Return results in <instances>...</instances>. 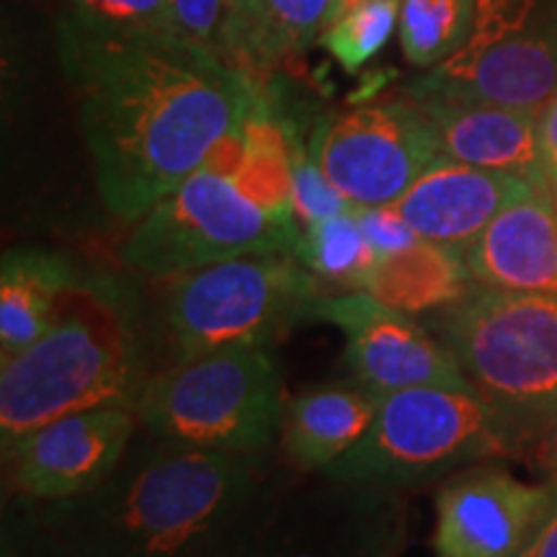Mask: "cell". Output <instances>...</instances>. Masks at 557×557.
I'll return each mask as SVG.
<instances>
[{"label": "cell", "mask_w": 557, "mask_h": 557, "mask_svg": "<svg viewBox=\"0 0 557 557\" xmlns=\"http://www.w3.org/2000/svg\"><path fill=\"white\" fill-rule=\"evenodd\" d=\"M475 284L462 250L418 238L413 246L380 256L361 292L406 315H423L455 308Z\"/></svg>", "instance_id": "44dd1931"}, {"label": "cell", "mask_w": 557, "mask_h": 557, "mask_svg": "<svg viewBox=\"0 0 557 557\" xmlns=\"http://www.w3.org/2000/svg\"><path fill=\"white\" fill-rule=\"evenodd\" d=\"M382 400L385 395L354 377L305 389L284 408L282 455L297 472L320 475L367 436Z\"/></svg>", "instance_id": "ac0fdd59"}, {"label": "cell", "mask_w": 557, "mask_h": 557, "mask_svg": "<svg viewBox=\"0 0 557 557\" xmlns=\"http://www.w3.org/2000/svg\"><path fill=\"white\" fill-rule=\"evenodd\" d=\"M54 3H58L54 24H67L90 34H109V37L181 34L169 0H54Z\"/></svg>", "instance_id": "cb8c5ba5"}, {"label": "cell", "mask_w": 557, "mask_h": 557, "mask_svg": "<svg viewBox=\"0 0 557 557\" xmlns=\"http://www.w3.org/2000/svg\"><path fill=\"white\" fill-rule=\"evenodd\" d=\"M320 295L318 276L289 250L238 256L163 278L160 331L169 364L227 346H269L310 320Z\"/></svg>", "instance_id": "52a82bcc"}, {"label": "cell", "mask_w": 557, "mask_h": 557, "mask_svg": "<svg viewBox=\"0 0 557 557\" xmlns=\"http://www.w3.org/2000/svg\"><path fill=\"white\" fill-rule=\"evenodd\" d=\"M534 186L537 181L517 173L478 169L442 156L393 207L418 238L465 253L508 205Z\"/></svg>", "instance_id": "9a60e30c"}, {"label": "cell", "mask_w": 557, "mask_h": 557, "mask_svg": "<svg viewBox=\"0 0 557 557\" xmlns=\"http://www.w3.org/2000/svg\"><path fill=\"white\" fill-rule=\"evenodd\" d=\"M54 47L99 197L129 225L261 111L259 83L181 34L109 37L54 24Z\"/></svg>", "instance_id": "6da1fadb"}, {"label": "cell", "mask_w": 557, "mask_h": 557, "mask_svg": "<svg viewBox=\"0 0 557 557\" xmlns=\"http://www.w3.org/2000/svg\"><path fill=\"white\" fill-rule=\"evenodd\" d=\"M152 372L145 336L122 295L109 284L81 282L45 336L0 359V447L54 418L135 408Z\"/></svg>", "instance_id": "3957f363"}, {"label": "cell", "mask_w": 557, "mask_h": 557, "mask_svg": "<svg viewBox=\"0 0 557 557\" xmlns=\"http://www.w3.org/2000/svg\"><path fill=\"white\" fill-rule=\"evenodd\" d=\"M513 557H557V500L532 540Z\"/></svg>", "instance_id": "1f68e13d"}, {"label": "cell", "mask_w": 557, "mask_h": 557, "mask_svg": "<svg viewBox=\"0 0 557 557\" xmlns=\"http://www.w3.org/2000/svg\"><path fill=\"white\" fill-rule=\"evenodd\" d=\"M480 0H400L398 41L403 58L418 70H431L468 45Z\"/></svg>", "instance_id": "7402d4cb"}, {"label": "cell", "mask_w": 557, "mask_h": 557, "mask_svg": "<svg viewBox=\"0 0 557 557\" xmlns=\"http://www.w3.org/2000/svg\"><path fill=\"white\" fill-rule=\"evenodd\" d=\"M517 447L472 387H408L382 400L367 436L323 475L406 493Z\"/></svg>", "instance_id": "8992f818"}, {"label": "cell", "mask_w": 557, "mask_h": 557, "mask_svg": "<svg viewBox=\"0 0 557 557\" xmlns=\"http://www.w3.org/2000/svg\"><path fill=\"white\" fill-rule=\"evenodd\" d=\"M81 282L65 256L41 248L5 250L0 261V359L45 336Z\"/></svg>", "instance_id": "ffe728a7"}, {"label": "cell", "mask_w": 557, "mask_h": 557, "mask_svg": "<svg viewBox=\"0 0 557 557\" xmlns=\"http://www.w3.org/2000/svg\"><path fill=\"white\" fill-rule=\"evenodd\" d=\"M333 0H230L218 52L259 83L284 60L318 41Z\"/></svg>", "instance_id": "d6986e66"}, {"label": "cell", "mask_w": 557, "mask_h": 557, "mask_svg": "<svg viewBox=\"0 0 557 557\" xmlns=\"http://www.w3.org/2000/svg\"><path fill=\"white\" fill-rule=\"evenodd\" d=\"M139 431L135 408L111 406L41 423L3 449L5 498L58 504L99 487Z\"/></svg>", "instance_id": "7c38bea8"}, {"label": "cell", "mask_w": 557, "mask_h": 557, "mask_svg": "<svg viewBox=\"0 0 557 557\" xmlns=\"http://www.w3.org/2000/svg\"><path fill=\"white\" fill-rule=\"evenodd\" d=\"M540 462L545 465L547 472L555 478V483H557V423L547 431L545 436H542V442H540Z\"/></svg>", "instance_id": "d6a6232c"}, {"label": "cell", "mask_w": 557, "mask_h": 557, "mask_svg": "<svg viewBox=\"0 0 557 557\" xmlns=\"http://www.w3.org/2000/svg\"><path fill=\"white\" fill-rule=\"evenodd\" d=\"M0 557H67L47 532L29 500L5 498L0 524Z\"/></svg>", "instance_id": "484cf974"}, {"label": "cell", "mask_w": 557, "mask_h": 557, "mask_svg": "<svg viewBox=\"0 0 557 557\" xmlns=\"http://www.w3.org/2000/svg\"><path fill=\"white\" fill-rule=\"evenodd\" d=\"M408 532L406 493L320 472V480L282 485L256 557H400Z\"/></svg>", "instance_id": "30bf717a"}, {"label": "cell", "mask_w": 557, "mask_h": 557, "mask_svg": "<svg viewBox=\"0 0 557 557\" xmlns=\"http://www.w3.org/2000/svg\"><path fill=\"white\" fill-rule=\"evenodd\" d=\"M295 256L318 278L351 292H361L380 259L354 209L302 227Z\"/></svg>", "instance_id": "603a6c76"}, {"label": "cell", "mask_w": 557, "mask_h": 557, "mask_svg": "<svg viewBox=\"0 0 557 557\" xmlns=\"http://www.w3.org/2000/svg\"><path fill=\"white\" fill-rule=\"evenodd\" d=\"M299 233L295 218L250 197L238 173L205 163L132 222L120 259L163 282L248 253H295Z\"/></svg>", "instance_id": "ba28073f"}, {"label": "cell", "mask_w": 557, "mask_h": 557, "mask_svg": "<svg viewBox=\"0 0 557 557\" xmlns=\"http://www.w3.org/2000/svg\"><path fill=\"white\" fill-rule=\"evenodd\" d=\"M361 3H372V0H333L331 11H329V18H325V24H331V21L338 18L341 13L357 9V5H361Z\"/></svg>", "instance_id": "836d02e7"}, {"label": "cell", "mask_w": 557, "mask_h": 557, "mask_svg": "<svg viewBox=\"0 0 557 557\" xmlns=\"http://www.w3.org/2000/svg\"><path fill=\"white\" fill-rule=\"evenodd\" d=\"M178 32L218 50V34L227 0H169Z\"/></svg>", "instance_id": "f1b7e54d"}, {"label": "cell", "mask_w": 557, "mask_h": 557, "mask_svg": "<svg viewBox=\"0 0 557 557\" xmlns=\"http://www.w3.org/2000/svg\"><path fill=\"white\" fill-rule=\"evenodd\" d=\"M542 0H480L468 45L406 86L413 99L534 111L557 96V21Z\"/></svg>", "instance_id": "9c48e42d"}, {"label": "cell", "mask_w": 557, "mask_h": 557, "mask_svg": "<svg viewBox=\"0 0 557 557\" xmlns=\"http://www.w3.org/2000/svg\"><path fill=\"white\" fill-rule=\"evenodd\" d=\"M354 212H357L361 227H364L367 238L372 243V248L377 250V256L395 253V250L413 246L418 240V235L393 205L354 209Z\"/></svg>", "instance_id": "83f0119b"}, {"label": "cell", "mask_w": 557, "mask_h": 557, "mask_svg": "<svg viewBox=\"0 0 557 557\" xmlns=\"http://www.w3.org/2000/svg\"><path fill=\"white\" fill-rule=\"evenodd\" d=\"M292 199H295V218L299 227H308L312 222L331 218V214L354 209L333 189L312 156H299V152L292 156Z\"/></svg>", "instance_id": "4316f807"}, {"label": "cell", "mask_w": 557, "mask_h": 557, "mask_svg": "<svg viewBox=\"0 0 557 557\" xmlns=\"http://www.w3.org/2000/svg\"><path fill=\"white\" fill-rule=\"evenodd\" d=\"M442 341L517 444L557 423V295L475 284L442 310Z\"/></svg>", "instance_id": "277c9868"}, {"label": "cell", "mask_w": 557, "mask_h": 557, "mask_svg": "<svg viewBox=\"0 0 557 557\" xmlns=\"http://www.w3.org/2000/svg\"><path fill=\"white\" fill-rule=\"evenodd\" d=\"M416 101L434 124L442 156L478 169L517 173L540 184V114L493 103Z\"/></svg>", "instance_id": "e0dca14e"}, {"label": "cell", "mask_w": 557, "mask_h": 557, "mask_svg": "<svg viewBox=\"0 0 557 557\" xmlns=\"http://www.w3.org/2000/svg\"><path fill=\"white\" fill-rule=\"evenodd\" d=\"M278 491H282V487H278ZM276 493H274V498H276ZM274 498H271V500H274ZM271 500L263 508H259L253 517L246 519L243 524L235 527L233 532L214 542V545L209 549H205V553H201L199 557H256V545H259L261 524H263V519H267Z\"/></svg>", "instance_id": "f546056e"}, {"label": "cell", "mask_w": 557, "mask_h": 557, "mask_svg": "<svg viewBox=\"0 0 557 557\" xmlns=\"http://www.w3.org/2000/svg\"><path fill=\"white\" fill-rule=\"evenodd\" d=\"M269 459L184 447L139 429L99 487L32 506L67 557H199L284 485Z\"/></svg>", "instance_id": "7a4b0ae2"}, {"label": "cell", "mask_w": 557, "mask_h": 557, "mask_svg": "<svg viewBox=\"0 0 557 557\" xmlns=\"http://www.w3.org/2000/svg\"><path fill=\"white\" fill-rule=\"evenodd\" d=\"M310 320L344 333V361L351 377L385 398L423 385L470 387L444 341L431 336L413 315L387 308L367 292L320 295Z\"/></svg>", "instance_id": "4fadbf2b"}, {"label": "cell", "mask_w": 557, "mask_h": 557, "mask_svg": "<svg viewBox=\"0 0 557 557\" xmlns=\"http://www.w3.org/2000/svg\"><path fill=\"white\" fill-rule=\"evenodd\" d=\"M400 0H372L323 26L318 45L348 73H359L398 32Z\"/></svg>", "instance_id": "d4e9b609"}, {"label": "cell", "mask_w": 557, "mask_h": 557, "mask_svg": "<svg viewBox=\"0 0 557 557\" xmlns=\"http://www.w3.org/2000/svg\"><path fill=\"white\" fill-rule=\"evenodd\" d=\"M557 483L529 485L498 468L459 470L434 498L436 557H513L537 534Z\"/></svg>", "instance_id": "5bb4252c"}, {"label": "cell", "mask_w": 557, "mask_h": 557, "mask_svg": "<svg viewBox=\"0 0 557 557\" xmlns=\"http://www.w3.org/2000/svg\"><path fill=\"white\" fill-rule=\"evenodd\" d=\"M540 184L557 199V96L540 114Z\"/></svg>", "instance_id": "4dcf8cb0"}, {"label": "cell", "mask_w": 557, "mask_h": 557, "mask_svg": "<svg viewBox=\"0 0 557 557\" xmlns=\"http://www.w3.org/2000/svg\"><path fill=\"white\" fill-rule=\"evenodd\" d=\"M227 3H230V0H227Z\"/></svg>", "instance_id": "e575fe53"}, {"label": "cell", "mask_w": 557, "mask_h": 557, "mask_svg": "<svg viewBox=\"0 0 557 557\" xmlns=\"http://www.w3.org/2000/svg\"><path fill=\"white\" fill-rule=\"evenodd\" d=\"M284 408L282 369L267 346H227L160 367L135 403L148 434L233 455H267Z\"/></svg>", "instance_id": "5b68a950"}, {"label": "cell", "mask_w": 557, "mask_h": 557, "mask_svg": "<svg viewBox=\"0 0 557 557\" xmlns=\"http://www.w3.org/2000/svg\"><path fill=\"white\" fill-rule=\"evenodd\" d=\"M310 156L348 205L369 209L395 205L442 158V145L426 111L408 96L361 103L325 120Z\"/></svg>", "instance_id": "8fae6325"}, {"label": "cell", "mask_w": 557, "mask_h": 557, "mask_svg": "<svg viewBox=\"0 0 557 557\" xmlns=\"http://www.w3.org/2000/svg\"><path fill=\"white\" fill-rule=\"evenodd\" d=\"M465 261L483 287L557 295V199L534 186L472 240Z\"/></svg>", "instance_id": "2e32d148"}]
</instances>
